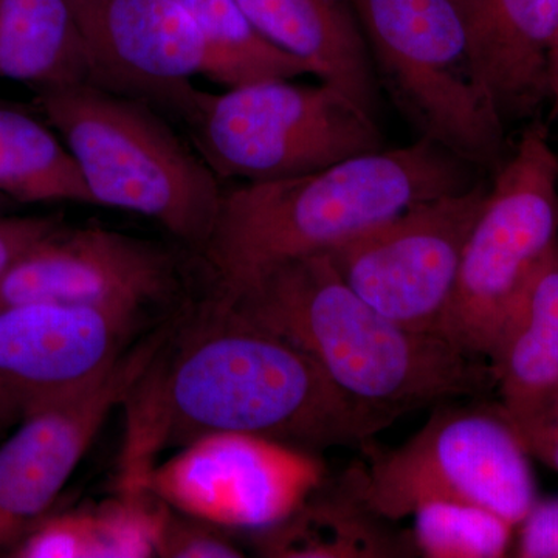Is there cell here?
<instances>
[{"label":"cell","instance_id":"obj_26","mask_svg":"<svg viewBox=\"0 0 558 558\" xmlns=\"http://www.w3.org/2000/svg\"><path fill=\"white\" fill-rule=\"evenodd\" d=\"M550 94L558 101V49L554 50L553 61H550Z\"/></svg>","mask_w":558,"mask_h":558},{"label":"cell","instance_id":"obj_4","mask_svg":"<svg viewBox=\"0 0 558 558\" xmlns=\"http://www.w3.org/2000/svg\"><path fill=\"white\" fill-rule=\"evenodd\" d=\"M35 102L78 165L92 204L157 220L201 252L223 190L160 110L94 84L38 90Z\"/></svg>","mask_w":558,"mask_h":558},{"label":"cell","instance_id":"obj_28","mask_svg":"<svg viewBox=\"0 0 558 558\" xmlns=\"http://www.w3.org/2000/svg\"><path fill=\"white\" fill-rule=\"evenodd\" d=\"M3 433H5V429H3L2 427H0V436L3 435Z\"/></svg>","mask_w":558,"mask_h":558},{"label":"cell","instance_id":"obj_25","mask_svg":"<svg viewBox=\"0 0 558 558\" xmlns=\"http://www.w3.org/2000/svg\"><path fill=\"white\" fill-rule=\"evenodd\" d=\"M513 432L529 454L558 472V389L531 421Z\"/></svg>","mask_w":558,"mask_h":558},{"label":"cell","instance_id":"obj_2","mask_svg":"<svg viewBox=\"0 0 558 558\" xmlns=\"http://www.w3.org/2000/svg\"><path fill=\"white\" fill-rule=\"evenodd\" d=\"M473 167L433 142L360 154L299 178L223 190L199 255L211 295L230 299L279 264L328 253L421 202L475 185Z\"/></svg>","mask_w":558,"mask_h":558},{"label":"cell","instance_id":"obj_8","mask_svg":"<svg viewBox=\"0 0 558 558\" xmlns=\"http://www.w3.org/2000/svg\"><path fill=\"white\" fill-rule=\"evenodd\" d=\"M366 468L349 473L359 497L385 520L428 502L478 506L519 526L537 501L529 453L497 411L444 407L398 449L373 442Z\"/></svg>","mask_w":558,"mask_h":558},{"label":"cell","instance_id":"obj_10","mask_svg":"<svg viewBox=\"0 0 558 558\" xmlns=\"http://www.w3.org/2000/svg\"><path fill=\"white\" fill-rule=\"evenodd\" d=\"M170 326L132 344L86 387L27 414L0 444V549L16 548L80 464L106 418L123 405Z\"/></svg>","mask_w":558,"mask_h":558},{"label":"cell","instance_id":"obj_21","mask_svg":"<svg viewBox=\"0 0 558 558\" xmlns=\"http://www.w3.org/2000/svg\"><path fill=\"white\" fill-rule=\"evenodd\" d=\"M411 517L414 545L435 558L505 557L515 527L490 510L459 502H428Z\"/></svg>","mask_w":558,"mask_h":558},{"label":"cell","instance_id":"obj_23","mask_svg":"<svg viewBox=\"0 0 558 558\" xmlns=\"http://www.w3.org/2000/svg\"><path fill=\"white\" fill-rule=\"evenodd\" d=\"M517 557L558 558V498L535 501L519 524Z\"/></svg>","mask_w":558,"mask_h":558},{"label":"cell","instance_id":"obj_11","mask_svg":"<svg viewBox=\"0 0 558 558\" xmlns=\"http://www.w3.org/2000/svg\"><path fill=\"white\" fill-rule=\"evenodd\" d=\"M146 311L33 303L0 311V427L86 387L134 344Z\"/></svg>","mask_w":558,"mask_h":558},{"label":"cell","instance_id":"obj_5","mask_svg":"<svg viewBox=\"0 0 558 558\" xmlns=\"http://www.w3.org/2000/svg\"><path fill=\"white\" fill-rule=\"evenodd\" d=\"M380 86L418 137L497 171L505 121L481 86L454 0H352Z\"/></svg>","mask_w":558,"mask_h":558},{"label":"cell","instance_id":"obj_20","mask_svg":"<svg viewBox=\"0 0 558 558\" xmlns=\"http://www.w3.org/2000/svg\"><path fill=\"white\" fill-rule=\"evenodd\" d=\"M199 28L205 47L202 75L220 86L292 80L311 69L258 31L238 0H179Z\"/></svg>","mask_w":558,"mask_h":558},{"label":"cell","instance_id":"obj_9","mask_svg":"<svg viewBox=\"0 0 558 558\" xmlns=\"http://www.w3.org/2000/svg\"><path fill=\"white\" fill-rule=\"evenodd\" d=\"M487 190L475 183L421 202L329 250V258L349 288L385 317L440 336Z\"/></svg>","mask_w":558,"mask_h":558},{"label":"cell","instance_id":"obj_15","mask_svg":"<svg viewBox=\"0 0 558 558\" xmlns=\"http://www.w3.org/2000/svg\"><path fill=\"white\" fill-rule=\"evenodd\" d=\"M258 31L377 120L380 84L352 0H238Z\"/></svg>","mask_w":558,"mask_h":558},{"label":"cell","instance_id":"obj_6","mask_svg":"<svg viewBox=\"0 0 558 558\" xmlns=\"http://www.w3.org/2000/svg\"><path fill=\"white\" fill-rule=\"evenodd\" d=\"M557 247L558 156L546 128L532 123L488 185L440 336L487 362Z\"/></svg>","mask_w":558,"mask_h":558},{"label":"cell","instance_id":"obj_22","mask_svg":"<svg viewBox=\"0 0 558 558\" xmlns=\"http://www.w3.org/2000/svg\"><path fill=\"white\" fill-rule=\"evenodd\" d=\"M156 554L174 558L242 557L241 549L215 529L175 515L165 506L159 512Z\"/></svg>","mask_w":558,"mask_h":558},{"label":"cell","instance_id":"obj_7","mask_svg":"<svg viewBox=\"0 0 558 558\" xmlns=\"http://www.w3.org/2000/svg\"><path fill=\"white\" fill-rule=\"evenodd\" d=\"M182 123L219 179L299 178L385 148L377 120L326 83L264 80L223 94L197 90Z\"/></svg>","mask_w":558,"mask_h":558},{"label":"cell","instance_id":"obj_3","mask_svg":"<svg viewBox=\"0 0 558 558\" xmlns=\"http://www.w3.org/2000/svg\"><path fill=\"white\" fill-rule=\"evenodd\" d=\"M216 300L310 354L349 398L391 422L494 389L486 360L385 317L349 288L328 253L279 264Z\"/></svg>","mask_w":558,"mask_h":558},{"label":"cell","instance_id":"obj_19","mask_svg":"<svg viewBox=\"0 0 558 558\" xmlns=\"http://www.w3.org/2000/svg\"><path fill=\"white\" fill-rule=\"evenodd\" d=\"M284 527L267 542L270 556L279 557H402L405 539L385 531L363 502L351 478L332 494L312 499Z\"/></svg>","mask_w":558,"mask_h":558},{"label":"cell","instance_id":"obj_29","mask_svg":"<svg viewBox=\"0 0 558 558\" xmlns=\"http://www.w3.org/2000/svg\"><path fill=\"white\" fill-rule=\"evenodd\" d=\"M557 49H558V38H557L556 49H554V50H557Z\"/></svg>","mask_w":558,"mask_h":558},{"label":"cell","instance_id":"obj_16","mask_svg":"<svg viewBox=\"0 0 558 558\" xmlns=\"http://www.w3.org/2000/svg\"><path fill=\"white\" fill-rule=\"evenodd\" d=\"M499 413L513 429L558 389V247L532 281L487 359Z\"/></svg>","mask_w":558,"mask_h":558},{"label":"cell","instance_id":"obj_27","mask_svg":"<svg viewBox=\"0 0 558 558\" xmlns=\"http://www.w3.org/2000/svg\"><path fill=\"white\" fill-rule=\"evenodd\" d=\"M7 197H3L2 194H0V215H2L3 208H5L7 205Z\"/></svg>","mask_w":558,"mask_h":558},{"label":"cell","instance_id":"obj_13","mask_svg":"<svg viewBox=\"0 0 558 558\" xmlns=\"http://www.w3.org/2000/svg\"><path fill=\"white\" fill-rule=\"evenodd\" d=\"M89 54L92 84L182 121L205 47L179 0H69Z\"/></svg>","mask_w":558,"mask_h":558},{"label":"cell","instance_id":"obj_18","mask_svg":"<svg viewBox=\"0 0 558 558\" xmlns=\"http://www.w3.org/2000/svg\"><path fill=\"white\" fill-rule=\"evenodd\" d=\"M0 194L22 204H92L60 135L31 112L0 101Z\"/></svg>","mask_w":558,"mask_h":558},{"label":"cell","instance_id":"obj_12","mask_svg":"<svg viewBox=\"0 0 558 558\" xmlns=\"http://www.w3.org/2000/svg\"><path fill=\"white\" fill-rule=\"evenodd\" d=\"M175 289L178 264L156 242L61 226L0 277V311L33 303L146 311Z\"/></svg>","mask_w":558,"mask_h":558},{"label":"cell","instance_id":"obj_1","mask_svg":"<svg viewBox=\"0 0 558 558\" xmlns=\"http://www.w3.org/2000/svg\"><path fill=\"white\" fill-rule=\"evenodd\" d=\"M124 405L126 490L146 486L161 451L202 440H260L314 454L365 449L392 424L349 398L310 354L211 296L172 323Z\"/></svg>","mask_w":558,"mask_h":558},{"label":"cell","instance_id":"obj_14","mask_svg":"<svg viewBox=\"0 0 558 558\" xmlns=\"http://www.w3.org/2000/svg\"><path fill=\"white\" fill-rule=\"evenodd\" d=\"M481 86L499 117L526 120L550 94L558 0H454Z\"/></svg>","mask_w":558,"mask_h":558},{"label":"cell","instance_id":"obj_17","mask_svg":"<svg viewBox=\"0 0 558 558\" xmlns=\"http://www.w3.org/2000/svg\"><path fill=\"white\" fill-rule=\"evenodd\" d=\"M0 80L36 92L92 84L89 54L69 0H0Z\"/></svg>","mask_w":558,"mask_h":558},{"label":"cell","instance_id":"obj_24","mask_svg":"<svg viewBox=\"0 0 558 558\" xmlns=\"http://www.w3.org/2000/svg\"><path fill=\"white\" fill-rule=\"evenodd\" d=\"M62 226L60 216L7 218L0 215V277L33 244Z\"/></svg>","mask_w":558,"mask_h":558}]
</instances>
